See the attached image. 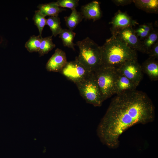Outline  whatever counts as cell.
Returning <instances> with one entry per match:
<instances>
[{"mask_svg": "<svg viewBox=\"0 0 158 158\" xmlns=\"http://www.w3.org/2000/svg\"><path fill=\"white\" fill-rule=\"evenodd\" d=\"M155 107L145 92L134 90L116 94L112 99L97 130L101 142L111 149L118 148L120 136L137 124L152 122Z\"/></svg>", "mask_w": 158, "mask_h": 158, "instance_id": "cell-1", "label": "cell"}, {"mask_svg": "<svg viewBox=\"0 0 158 158\" xmlns=\"http://www.w3.org/2000/svg\"><path fill=\"white\" fill-rule=\"evenodd\" d=\"M101 47V66L116 68L126 61L137 59V51L113 35Z\"/></svg>", "mask_w": 158, "mask_h": 158, "instance_id": "cell-2", "label": "cell"}, {"mask_svg": "<svg viewBox=\"0 0 158 158\" xmlns=\"http://www.w3.org/2000/svg\"><path fill=\"white\" fill-rule=\"evenodd\" d=\"M79 54L75 60L82 64L90 72L95 71L101 66L102 54L101 46L87 37L76 42Z\"/></svg>", "mask_w": 158, "mask_h": 158, "instance_id": "cell-3", "label": "cell"}, {"mask_svg": "<svg viewBox=\"0 0 158 158\" xmlns=\"http://www.w3.org/2000/svg\"><path fill=\"white\" fill-rule=\"evenodd\" d=\"M93 72L104 102L114 94L116 68L100 66Z\"/></svg>", "mask_w": 158, "mask_h": 158, "instance_id": "cell-4", "label": "cell"}, {"mask_svg": "<svg viewBox=\"0 0 158 158\" xmlns=\"http://www.w3.org/2000/svg\"><path fill=\"white\" fill-rule=\"evenodd\" d=\"M81 96L87 103L95 107L101 106L103 100L93 72L85 79L75 84Z\"/></svg>", "mask_w": 158, "mask_h": 158, "instance_id": "cell-5", "label": "cell"}, {"mask_svg": "<svg viewBox=\"0 0 158 158\" xmlns=\"http://www.w3.org/2000/svg\"><path fill=\"white\" fill-rule=\"evenodd\" d=\"M60 72L68 79L76 84L85 79L91 72L75 60L67 62Z\"/></svg>", "mask_w": 158, "mask_h": 158, "instance_id": "cell-6", "label": "cell"}, {"mask_svg": "<svg viewBox=\"0 0 158 158\" xmlns=\"http://www.w3.org/2000/svg\"><path fill=\"white\" fill-rule=\"evenodd\" d=\"M116 69L137 86L142 79L143 72L141 66L138 62L137 59L126 61Z\"/></svg>", "mask_w": 158, "mask_h": 158, "instance_id": "cell-7", "label": "cell"}, {"mask_svg": "<svg viewBox=\"0 0 158 158\" xmlns=\"http://www.w3.org/2000/svg\"><path fill=\"white\" fill-rule=\"evenodd\" d=\"M111 34L130 48L144 53L142 41L136 35L133 27L121 29Z\"/></svg>", "mask_w": 158, "mask_h": 158, "instance_id": "cell-8", "label": "cell"}, {"mask_svg": "<svg viewBox=\"0 0 158 158\" xmlns=\"http://www.w3.org/2000/svg\"><path fill=\"white\" fill-rule=\"evenodd\" d=\"M109 23L111 24L110 28L111 33L116 31L138 24L126 13L118 11L115 14Z\"/></svg>", "mask_w": 158, "mask_h": 158, "instance_id": "cell-9", "label": "cell"}, {"mask_svg": "<svg viewBox=\"0 0 158 158\" xmlns=\"http://www.w3.org/2000/svg\"><path fill=\"white\" fill-rule=\"evenodd\" d=\"M67 62L65 53L57 48L47 63L46 68L49 71L60 72Z\"/></svg>", "mask_w": 158, "mask_h": 158, "instance_id": "cell-10", "label": "cell"}, {"mask_svg": "<svg viewBox=\"0 0 158 158\" xmlns=\"http://www.w3.org/2000/svg\"><path fill=\"white\" fill-rule=\"evenodd\" d=\"M80 12L84 18L86 20L92 19L93 21L99 19L102 16L99 3L96 1L83 6L81 7Z\"/></svg>", "mask_w": 158, "mask_h": 158, "instance_id": "cell-11", "label": "cell"}, {"mask_svg": "<svg viewBox=\"0 0 158 158\" xmlns=\"http://www.w3.org/2000/svg\"><path fill=\"white\" fill-rule=\"evenodd\" d=\"M116 71L114 94H117L124 92L135 90L137 86L134 83L117 70Z\"/></svg>", "mask_w": 158, "mask_h": 158, "instance_id": "cell-12", "label": "cell"}, {"mask_svg": "<svg viewBox=\"0 0 158 158\" xmlns=\"http://www.w3.org/2000/svg\"><path fill=\"white\" fill-rule=\"evenodd\" d=\"M142 72L146 74L152 81L158 80V62L155 59L149 57L141 65Z\"/></svg>", "mask_w": 158, "mask_h": 158, "instance_id": "cell-13", "label": "cell"}, {"mask_svg": "<svg viewBox=\"0 0 158 158\" xmlns=\"http://www.w3.org/2000/svg\"><path fill=\"white\" fill-rule=\"evenodd\" d=\"M37 8L41 13L45 17L47 16H58L59 13L66 10L58 6L55 2L40 4Z\"/></svg>", "mask_w": 158, "mask_h": 158, "instance_id": "cell-14", "label": "cell"}, {"mask_svg": "<svg viewBox=\"0 0 158 158\" xmlns=\"http://www.w3.org/2000/svg\"><path fill=\"white\" fill-rule=\"evenodd\" d=\"M135 6L138 9L148 13H158L157 0H133Z\"/></svg>", "mask_w": 158, "mask_h": 158, "instance_id": "cell-15", "label": "cell"}, {"mask_svg": "<svg viewBox=\"0 0 158 158\" xmlns=\"http://www.w3.org/2000/svg\"><path fill=\"white\" fill-rule=\"evenodd\" d=\"M71 10V14L64 18L66 26L69 30L73 31L84 18L80 12L77 11L76 8Z\"/></svg>", "mask_w": 158, "mask_h": 158, "instance_id": "cell-16", "label": "cell"}, {"mask_svg": "<svg viewBox=\"0 0 158 158\" xmlns=\"http://www.w3.org/2000/svg\"><path fill=\"white\" fill-rule=\"evenodd\" d=\"M59 37L62 40L64 46L71 48L75 51L74 46L76 44L73 42V41L76 35V33L69 29H63L59 34Z\"/></svg>", "mask_w": 158, "mask_h": 158, "instance_id": "cell-17", "label": "cell"}, {"mask_svg": "<svg viewBox=\"0 0 158 158\" xmlns=\"http://www.w3.org/2000/svg\"><path fill=\"white\" fill-rule=\"evenodd\" d=\"M158 30L154 29L149 35L142 41L144 53L149 54L153 46L158 41Z\"/></svg>", "mask_w": 158, "mask_h": 158, "instance_id": "cell-18", "label": "cell"}, {"mask_svg": "<svg viewBox=\"0 0 158 158\" xmlns=\"http://www.w3.org/2000/svg\"><path fill=\"white\" fill-rule=\"evenodd\" d=\"M52 36L41 38V43L38 53L40 56L47 54L56 47L52 41Z\"/></svg>", "mask_w": 158, "mask_h": 158, "instance_id": "cell-19", "label": "cell"}, {"mask_svg": "<svg viewBox=\"0 0 158 158\" xmlns=\"http://www.w3.org/2000/svg\"><path fill=\"white\" fill-rule=\"evenodd\" d=\"M47 25L49 27L52 36L55 37L59 35L63 29L61 26L60 20L58 16L49 17L47 19Z\"/></svg>", "mask_w": 158, "mask_h": 158, "instance_id": "cell-20", "label": "cell"}, {"mask_svg": "<svg viewBox=\"0 0 158 158\" xmlns=\"http://www.w3.org/2000/svg\"><path fill=\"white\" fill-rule=\"evenodd\" d=\"M41 38L40 36L33 35L26 42L25 47L30 52H38L40 47Z\"/></svg>", "mask_w": 158, "mask_h": 158, "instance_id": "cell-21", "label": "cell"}, {"mask_svg": "<svg viewBox=\"0 0 158 158\" xmlns=\"http://www.w3.org/2000/svg\"><path fill=\"white\" fill-rule=\"evenodd\" d=\"M33 20L35 24L38 29L39 35L41 38H42V30L45 26L47 25V19L45 18V17L38 10L35 11L33 18Z\"/></svg>", "mask_w": 158, "mask_h": 158, "instance_id": "cell-22", "label": "cell"}, {"mask_svg": "<svg viewBox=\"0 0 158 158\" xmlns=\"http://www.w3.org/2000/svg\"><path fill=\"white\" fill-rule=\"evenodd\" d=\"M79 0H58L56 2V4L59 7L67 8L71 10L76 8L79 5Z\"/></svg>", "mask_w": 158, "mask_h": 158, "instance_id": "cell-23", "label": "cell"}, {"mask_svg": "<svg viewBox=\"0 0 158 158\" xmlns=\"http://www.w3.org/2000/svg\"><path fill=\"white\" fill-rule=\"evenodd\" d=\"M134 30L136 35L141 41L144 40L150 34L140 25Z\"/></svg>", "mask_w": 158, "mask_h": 158, "instance_id": "cell-24", "label": "cell"}, {"mask_svg": "<svg viewBox=\"0 0 158 158\" xmlns=\"http://www.w3.org/2000/svg\"><path fill=\"white\" fill-rule=\"evenodd\" d=\"M150 57L156 59H158V41L152 47L148 54Z\"/></svg>", "mask_w": 158, "mask_h": 158, "instance_id": "cell-25", "label": "cell"}, {"mask_svg": "<svg viewBox=\"0 0 158 158\" xmlns=\"http://www.w3.org/2000/svg\"><path fill=\"white\" fill-rule=\"evenodd\" d=\"M112 1L117 6L127 5L133 2V0H113Z\"/></svg>", "mask_w": 158, "mask_h": 158, "instance_id": "cell-26", "label": "cell"}, {"mask_svg": "<svg viewBox=\"0 0 158 158\" xmlns=\"http://www.w3.org/2000/svg\"><path fill=\"white\" fill-rule=\"evenodd\" d=\"M140 26L149 33H150L154 29L152 23H145L140 25Z\"/></svg>", "mask_w": 158, "mask_h": 158, "instance_id": "cell-27", "label": "cell"}]
</instances>
